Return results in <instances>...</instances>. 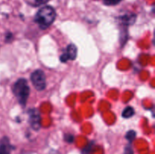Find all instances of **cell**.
Masks as SVG:
<instances>
[{"mask_svg": "<svg viewBox=\"0 0 155 154\" xmlns=\"http://www.w3.org/2000/svg\"><path fill=\"white\" fill-rule=\"evenodd\" d=\"M92 143H90L89 144H88L87 146H86V147L84 148V149H83V151H82V153L83 154H89L91 152V149H92Z\"/></svg>", "mask_w": 155, "mask_h": 154, "instance_id": "8fae6325", "label": "cell"}, {"mask_svg": "<svg viewBox=\"0 0 155 154\" xmlns=\"http://www.w3.org/2000/svg\"><path fill=\"white\" fill-rule=\"evenodd\" d=\"M136 131H133V130H130V131H129L127 133V134H126V138H127V140H128L130 143H132V142L133 141V140L136 138Z\"/></svg>", "mask_w": 155, "mask_h": 154, "instance_id": "9c48e42d", "label": "cell"}, {"mask_svg": "<svg viewBox=\"0 0 155 154\" xmlns=\"http://www.w3.org/2000/svg\"><path fill=\"white\" fill-rule=\"evenodd\" d=\"M29 122H30V124L33 129L38 131L40 128V113L36 109H30L29 110Z\"/></svg>", "mask_w": 155, "mask_h": 154, "instance_id": "5b68a950", "label": "cell"}, {"mask_svg": "<svg viewBox=\"0 0 155 154\" xmlns=\"http://www.w3.org/2000/svg\"><path fill=\"white\" fill-rule=\"evenodd\" d=\"M135 114V110L133 107H127L123 110L122 112V116L125 119H130L132 116H134Z\"/></svg>", "mask_w": 155, "mask_h": 154, "instance_id": "ba28073f", "label": "cell"}, {"mask_svg": "<svg viewBox=\"0 0 155 154\" xmlns=\"http://www.w3.org/2000/svg\"><path fill=\"white\" fill-rule=\"evenodd\" d=\"M56 18V11L51 6L45 5L40 8L35 15V22L40 29L45 30L54 23Z\"/></svg>", "mask_w": 155, "mask_h": 154, "instance_id": "6da1fadb", "label": "cell"}, {"mask_svg": "<svg viewBox=\"0 0 155 154\" xmlns=\"http://www.w3.org/2000/svg\"><path fill=\"white\" fill-rule=\"evenodd\" d=\"M50 0H35L34 4L35 6H39V5H42L46 4L47 2H48Z\"/></svg>", "mask_w": 155, "mask_h": 154, "instance_id": "4fadbf2b", "label": "cell"}, {"mask_svg": "<svg viewBox=\"0 0 155 154\" xmlns=\"http://www.w3.org/2000/svg\"><path fill=\"white\" fill-rule=\"evenodd\" d=\"M12 37H13V36H12V33H6L5 41H6V42H11V41H12Z\"/></svg>", "mask_w": 155, "mask_h": 154, "instance_id": "9a60e30c", "label": "cell"}, {"mask_svg": "<svg viewBox=\"0 0 155 154\" xmlns=\"http://www.w3.org/2000/svg\"><path fill=\"white\" fill-rule=\"evenodd\" d=\"M77 56V48L74 44H70L64 50L63 54L61 55L60 60L62 62H67L68 60H75Z\"/></svg>", "mask_w": 155, "mask_h": 154, "instance_id": "277c9868", "label": "cell"}, {"mask_svg": "<svg viewBox=\"0 0 155 154\" xmlns=\"http://www.w3.org/2000/svg\"><path fill=\"white\" fill-rule=\"evenodd\" d=\"M64 140H66L68 143H72L74 140V135L71 134H66L64 135Z\"/></svg>", "mask_w": 155, "mask_h": 154, "instance_id": "7c38bea8", "label": "cell"}, {"mask_svg": "<svg viewBox=\"0 0 155 154\" xmlns=\"http://www.w3.org/2000/svg\"><path fill=\"white\" fill-rule=\"evenodd\" d=\"M32 84L37 91H42L46 87L45 75L42 69H36L30 76Z\"/></svg>", "mask_w": 155, "mask_h": 154, "instance_id": "3957f363", "label": "cell"}, {"mask_svg": "<svg viewBox=\"0 0 155 154\" xmlns=\"http://www.w3.org/2000/svg\"><path fill=\"white\" fill-rule=\"evenodd\" d=\"M103 3L105 5L107 6H112V5H116L120 3L123 0H102Z\"/></svg>", "mask_w": 155, "mask_h": 154, "instance_id": "30bf717a", "label": "cell"}, {"mask_svg": "<svg viewBox=\"0 0 155 154\" xmlns=\"http://www.w3.org/2000/svg\"><path fill=\"white\" fill-rule=\"evenodd\" d=\"M12 90L19 104L24 107L30 95V87L27 80L24 78L18 79L14 84Z\"/></svg>", "mask_w": 155, "mask_h": 154, "instance_id": "7a4b0ae2", "label": "cell"}, {"mask_svg": "<svg viewBox=\"0 0 155 154\" xmlns=\"http://www.w3.org/2000/svg\"><path fill=\"white\" fill-rule=\"evenodd\" d=\"M136 20V15L133 13L125 14L122 16L119 17V21L123 26L128 27L135 23Z\"/></svg>", "mask_w": 155, "mask_h": 154, "instance_id": "8992f818", "label": "cell"}, {"mask_svg": "<svg viewBox=\"0 0 155 154\" xmlns=\"http://www.w3.org/2000/svg\"><path fill=\"white\" fill-rule=\"evenodd\" d=\"M124 154H133V148L130 145L126 146L125 149H124Z\"/></svg>", "mask_w": 155, "mask_h": 154, "instance_id": "5bb4252c", "label": "cell"}, {"mask_svg": "<svg viewBox=\"0 0 155 154\" xmlns=\"http://www.w3.org/2000/svg\"><path fill=\"white\" fill-rule=\"evenodd\" d=\"M12 145L7 137H3L0 140V154H11Z\"/></svg>", "mask_w": 155, "mask_h": 154, "instance_id": "52a82bcc", "label": "cell"}]
</instances>
